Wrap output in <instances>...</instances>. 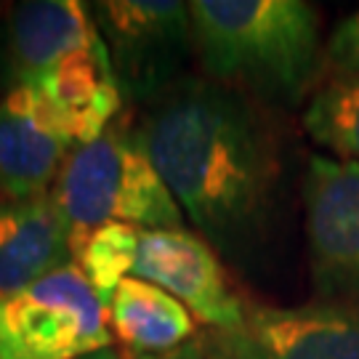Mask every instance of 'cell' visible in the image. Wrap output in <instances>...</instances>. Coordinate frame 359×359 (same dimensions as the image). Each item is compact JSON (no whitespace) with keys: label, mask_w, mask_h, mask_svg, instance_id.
Segmentation results:
<instances>
[{"label":"cell","mask_w":359,"mask_h":359,"mask_svg":"<svg viewBox=\"0 0 359 359\" xmlns=\"http://www.w3.org/2000/svg\"><path fill=\"white\" fill-rule=\"evenodd\" d=\"M133 130L213 250L237 258L264 243L283 160L256 99L208 77H181L144 104Z\"/></svg>","instance_id":"6da1fadb"},{"label":"cell","mask_w":359,"mask_h":359,"mask_svg":"<svg viewBox=\"0 0 359 359\" xmlns=\"http://www.w3.org/2000/svg\"><path fill=\"white\" fill-rule=\"evenodd\" d=\"M192 43L208 80L295 107L322 72L320 13L304 0H194Z\"/></svg>","instance_id":"7a4b0ae2"},{"label":"cell","mask_w":359,"mask_h":359,"mask_svg":"<svg viewBox=\"0 0 359 359\" xmlns=\"http://www.w3.org/2000/svg\"><path fill=\"white\" fill-rule=\"evenodd\" d=\"M48 197L69 229V248L107 224L142 231L181 229L184 224V210L147 157L136 130L117 120L99 139L69 152Z\"/></svg>","instance_id":"3957f363"},{"label":"cell","mask_w":359,"mask_h":359,"mask_svg":"<svg viewBox=\"0 0 359 359\" xmlns=\"http://www.w3.org/2000/svg\"><path fill=\"white\" fill-rule=\"evenodd\" d=\"M109 346V306L75 264L0 295V359H83Z\"/></svg>","instance_id":"277c9868"},{"label":"cell","mask_w":359,"mask_h":359,"mask_svg":"<svg viewBox=\"0 0 359 359\" xmlns=\"http://www.w3.org/2000/svg\"><path fill=\"white\" fill-rule=\"evenodd\" d=\"M93 19L123 99L147 104L181 80V67L194 48L189 3L104 0L93 6Z\"/></svg>","instance_id":"5b68a950"},{"label":"cell","mask_w":359,"mask_h":359,"mask_svg":"<svg viewBox=\"0 0 359 359\" xmlns=\"http://www.w3.org/2000/svg\"><path fill=\"white\" fill-rule=\"evenodd\" d=\"M301 194L314 301L359 304V163L311 154Z\"/></svg>","instance_id":"8992f818"},{"label":"cell","mask_w":359,"mask_h":359,"mask_svg":"<svg viewBox=\"0 0 359 359\" xmlns=\"http://www.w3.org/2000/svg\"><path fill=\"white\" fill-rule=\"evenodd\" d=\"M130 277L163 287L221 335L243 330L248 304L234 293L210 243L194 231L184 226L142 231Z\"/></svg>","instance_id":"52a82bcc"},{"label":"cell","mask_w":359,"mask_h":359,"mask_svg":"<svg viewBox=\"0 0 359 359\" xmlns=\"http://www.w3.org/2000/svg\"><path fill=\"white\" fill-rule=\"evenodd\" d=\"M216 348L229 359H359V304L248 306L243 330Z\"/></svg>","instance_id":"ba28073f"},{"label":"cell","mask_w":359,"mask_h":359,"mask_svg":"<svg viewBox=\"0 0 359 359\" xmlns=\"http://www.w3.org/2000/svg\"><path fill=\"white\" fill-rule=\"evenodd\" d=\"M75 147L56 128L38 90L13 86L0 102V192L8 200L48 197Z\"/></svg>","instance_id":"9c48e42d"},{"label":"cell","mask_w":359,"mask_h":359,"mask_svg":"<svg viewBox=\"0 0 359 359\" xmlns=\"http://www.w3.org/2000/svg\"><path fill=\"white\" fill-rule=\"evenodd\" d=\"M29 88L38 90L56 128L72 147L99 139L123 109V90L104 38L88 51L56 65Z\"/></svg>","instance_id":"30bf717a"},{"label":"cell","mask_w":359,"mask_h":359,"mask_svg":"<svg viewBox=\"0 0 359 359\" xmlns=\"http://www.w3.org/2000/svg\"><path fill=\"white\" fill-rule=\"evenodd\" d=\"M102 43L93 11L80 0H27L13 6L6 51L16 86H35L56 65Z\"/></svg>","instance_id":"8fae6325"},{"label":"cell","mask_w":359,"mask_h":359,"mask_svg":"<svg viewBox=\"0 0 359 359\" xmlns=\"http://www.w3.org/2000/svg\"><path fill=\"white\" fill-rule=\"evenodd\" d=\"M72 264L69 229L51 197L0 203V295Z\"/></svg>","instance_id":"7c38bea8"},{"label":"cell","mask_w":359,"mask_h":359,"mask_svg":"<svg viewBox=\"0 0 359 359\" xmlns=\"http://www.w3.org/2000/svg\"><path fill=\"white\" fill-rule=\"evenodd\" d=\"M109 327L133 354H168L187 346L197 333L189 309L139 277H126L109 298Z\"/></svg>","instance_id":"4fadbf2b"},{"label":"cell","mask_w":359,"mask_h":359,"mask_svg":"<svg viewBox=\"0 0 359 359\" xmlns=\"http://www.w3.org/2000/svg\"><path fill=\"white\" fill-rule=\"evenodd\" d=\"M304 128L330 157L359 163V80H325L304 109Z\"/></svg>","instance_id":"5bb4252c"},{"label":"cell","mask_w":359,"mask_h":359,"mask_svg":"<svg viewBox=\"0 0 359 359\" xmlns=\"http://www.w3.org/2000/svg\"><path fill=\"white\" fill-rule=\"evenodd\" d=\"M139 234L142 229L136 226L107 224L72 243V264L86 274L93 290L107 301V306L120 283L133 271Z\"/></svg>","instance_id":"9a60e30c"},{"label":"cell","mask_w":359,"mask_h":359,"mask_svg":"<svg viewBox=\"0 0 359 359\" xmlns=\"http://www.w3.org/2000/svg\"><path fill=\"white\" fill-rule=\"evenodd\" d=\"M325 80H359V8L333 27L322 48Z\"/></svg>","instance_id":"2e32d148"},{"label":"cell","mask_w":359,"mask_h":359,"mask_svg":"<svg viewBox=\"0 0 359 359\" xmlns=\"http://www.w3.org/2000/svg\"><path fill=\"white\" fill-rule=\"evenodd\" d=\"M83 359H208L205 344L200 338L189 341L187 346L176 348V351H168V354H133L128 348H102V351H93Z\"/></svg>","instance_id":"e0dca14e"},{"label":"cell","mask_w":359,"mask_h":359,"mask_svg":"<svg viewBox=\"0 0 359 359\" xmlns=\"http://www.w3.org/2000/svg\"><path fill=\"white\" fill-rule=\"evenodd\" d=\"M208 359H229V357H226V354H224V351H221V348H216V351H213V354H210V351H208Z\"/></svg>","instance_id":"ac0fdd59"}]
</instances>
